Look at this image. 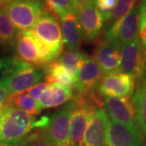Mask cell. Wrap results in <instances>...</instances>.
<instances>
[{
  "instance_id": "obj_15",
  "label": "cell",
  "mask_w": 146,
  "mask_h": 146,
  "mask_svg": "<svg viewBox=\"0 0 146 146\" xmlns=\"http://www.w3.org/2000/svg\"><path fill=\"white\" fill-rule=\"evenodd\" d=\"M105 146H143V139L124 126L112 121L108 116Z\"/></svg>"
},
{
  "instance_id": "obj_32",
  "label": "cell",
  "mask_w": 146,
  "mask_h": 146,
  "mask_svg": "<svg viewBox=\"0 0 146 146\" xmlns=\"http://www.w3.org/2000/svg\"><path fill=\"white\" fill-rule=\"evenodd\" d=\"M138 20L146 21V0H141L138 11Z\"/></svg>"
},
{
  "instance_id": "obj_17",
  "label": "cell",
  "mask_w": 146,
  "mask_h": 146,
  "mask_svg": "<svg viewBox=\"0 0 146 146\" xmlns=\"http://www.w3.org/2000/svg\"><path fill=\"white\" fill-rule=\"evenodd\" d=\"M59 20L63 45L68 50H78L84 36L79 24L76 11L59 16Z\"/></svg>"
},
{
  "instance_id": "obj_10",
  "label": "cell",
  "mask_w": 146,
  "mask_h": 146,
  "mask_svg": "<svg viewBox=\"0 0 146 146\" xmlns=\"http://www.w3.org/2000/svg\"><path fill=\"white\" fill-rule=\"evenodd\" d=\"M103 76L104 73L98 64L93 58L88 56L76 76L73 87L77 95H88L97 92Z\"/></svg>"
},
{
  "instance_id": "obj_34",
  "label": "cell",
  "mask_w": 146,
  "mask_h": 146,
  "mask_svg": "<svg viewBox=\"0 0 146 146\" xmlns=\"http://www.w3.org/2000/svg\"><path fill=\"white\" fill-rule=\"evenodd\" d=\"M15 0H0V7H5Z\"/></svg>"
},
{
  "instance_id": "obj_14",
  "label": "cell",
  "mask_w": 146,
  "mask_h": 146,
  "mask_svg": "<svg viewBox=\"0 0 146 146\" xmlns=\"http://www.w3.org/2000/svg\"><path fill=\"white\" fill-rule=\"evenodd\" d=\"M93 58L104 75L121 71L120 48L116 42L108 39L100 42L94 50Z\"/></svg>"
},
{
  "instance_id": "obj_22",
  "label": "cell",
  "mask_w": 146,
  "mask_h": 146,
  "mask_svg": "<svg viewBox=\"0 0 146 146\" xmlns=\"http://www.w3.org/2000/svg\"><path fill=\"white\" fill-rule=\"evenodd\" d=\"M17 33L5 7H0V44L4 46H13L16 44Z\"/></svg>"
},
{
  "instance_id": "obj_30",
  "label": "cell",
  "mask_w": 146,
  "mask_h": 146,
  "mask_svg": "<svg viewBox=\"0 0 146 146\" xmlns=\"http://www.w3.org/2000/svg\"><path fill=\"white\" fill-rule=\"evenodd\" d=\"M139 21V40L143 48L146 51V21L142 20Z\"/></svg>"
},
{
  "instance_id": "obj_1",
  "label": "cell",
  "mask_w": 146,
  "mask_h": 146,
  "mask_svg": "<svg viewBox=\"0 0 146 146\" xmlns=\"http://www.w3.org/2000/svg\"><path fill=\"white\" fill-rule=\"evenodd\" d=\"M87 98V123L80 146H105L108 115L96 92L84 95Z\"/></svg>"
},
{
  "instance_id": "obj_4",
  "label": "cell",
  "mask_w": 146,
  "mask_h": 146,
  "mask_svg": "<svg viewBox=\"0 0 146 146\" xmlns=\"http://www.w3.org/2000/svg\"><path fill=\"white\" fill-rule=\"evenodd\" d=\"M104 108L112 121L126 127L134 134L141 136L136 120L135 106L131 96L122 98L104 97Z\"/></svg>"
},
{
  "instance_id": "obj_12",
  "label": "cell",
  "mask_w": 146,
  "mask_h": 146,
  "mask_svg": "<svg viewBox=\"0 0 146 146\" xmlns=\"http://www.w3.org/2000/svg\"><path fill=\"white\" fill-rule=\"evenodd\" d=\"M138 7L136 4L130 12L123 18L118 26L114 29H109L106 34V39L116 42L120 48L123 45L138 39Z\"/></svg>"
},
{
  "instance_id": "obj_26",
  "label": "cell",
  "mask_w": 146,
  "mask_h": 146,
  "mask_svg": "<svg viewBox=\"0 0 146 146\" xmlns=\"http://www.w3.org/2000/svg\"><path fill=\"white\" fill-rule=\"evenodd\" d=\"M46 4L48 9L55 13L58 16H61L71 12L75 11L77 4L75 0H43Z\"/></svg>"
},
{
  "instance_id": "obj_7",
  "label": "cell",
  "mask_w": 146,
  "mask_h": 146,
  "mask_svg": "<svg viewBox=\"0 0 146 146\" xmlns=\"http://www.w3.org/2000/svg\"><path fill=\"white\" fill-rule=\"evenodd\" d=\"M121 71L129 74L136 80L146 75V51L141 42L136 39L120 47Z\"/></svg>"
},
{
  "instance_id": "obj_31",
  "label": "cell",
  "mask_w": 146,
  "mask_h": 146,
  "mask_svg": "<svg viewBox=\"0 0 146 146\" xmlns=\"http://www.w3.org/2000/svg\"><path fill=\"white\" fill-rule=\"evenodd\" d=\"M10 96L7 89L0 84V105H7Z\"/></svg>"
},
{
  "instance_id": "obj_24",
  "label": "cell",
  "mask_w": 146,
  "mask_h": 146,
  "mask_svg": "<svg viewBox=\"0 0 146 146\" xmlns=\"http://www.w3.org/2000/svg\"><path fill=\"white\" fill-rule=\"evenodd\" d=\"M136 4V0H118L114 9L111 11L110 20L111 21L112 25L110 29H114L117 26Z\"/></svg>"
},
{
  "instance_id": "obj_3",
  "label": "cell",
  "mask_w": 146,
  "mask_h": 146,
  "mask_svg": "<svg viewBox=\"0 0 146 146\" xmlns=\"http://www.w3.org/2000/svg\"><path fill=\"white\" fill-rule=\"evenodd\" d=\"M4 7L12 24L20 31L32 30L45 8L42 0H15Z\"/></svg>"
},
{
  "instance_id": "obj_29",
  "label": "cell",
  "mask_w": 146,
  "mask_h": 146,
  "mask_svg": "<svg viewBox=\"0 0 146 146\" xmlns=\"http://www.w3.org/2000/svg\"><path fill=\"white\" fill-rule=\"evenodd\" d=\"M48 85H49V84L47 82H42V83L37 84L36 85L29 89L26 92V94L33 100L38 101L40 99L42 94L44 93V91L46 89Z\"/></svg>"
},
{
  "instance_id": "obj_6",
  "label": "cell",
  "mask_w": 146,
  "mask_h": 146,
  "mask_svg": "<svg viewBox=\"0 0 146 146\" xmlns=\"http://www.w3.org/2000/svg\"><path fill=\"white\" fill-rule=\"evenodd\" d=\"M44 78V72L20 58L15 70L1 85L7 89L10 95H15L25 93L42 83Z\"/></svg>"
},
{
  "instance_id": "obj_35",
  "label": "cell",
  "mask_w": 146,
  "mask_h": 146,
  "mask_svg": "<svg viewBox=\"0 0 146 146\" xmlns=\"http://www.w3.org/2000/svg\"><path fill=\"white\" fill-rule=\"evenodd\" d=\"M19 143V142H18ZM18 143H7V142H0V146H16Z\"/></svg>"
},
{
  "instance_id": "obj_36",
  "label": "cell",
  "mask_w": 146,
  "mask_h": 146,
  "mask_svg": "<svg viewBox=\"0 0 146 146\" xmlns=\"http://www.w3.org/2000/svg\"><path fill=\"white\" fill-rule=\"evenodd\" d=\"M6 106V105H0V114L2 113V111L3 110L4 107Z\"/></svg>"
},
{
  "instance_id": "obj_21",
  "label": "cell",
  "mask_w": 146,
  "mask_h": 146,
  "mask_svg": "<svg viewBox=\"0 0 146 146\" xmlns=\"http://www.w3.org/2000/svg\"><path fill=\"white\" fill-rule=\"evenodd\" d=\"M88 55L79 50L64 51L58 56L56 61L68 70L73 76L76 77L80 68L83 66Z\"/></svg>"
},
{
  "instance_id": "obj_18",
  "label": "cell",
  "mask_w": 146,
  "mask_h": 146,
  "mask_svg": "<svg viewBox=\"0 0 146 146\" xmlns=\"http://www.w3.org/2000/svg\"><path fill=\"white\" fill-rule=\"evenodd\" d=\"M73 96L72 87L60 83L49 84L40 99L37 101V105L41 110L55 108L72 100Z\"/></svg>"
},
{
  "instance_id": "obj_25",
  "label": "cell",
  "mask_w": 146,
  "mask_h": 146,
  "mask_svg": "<svg viewBox=\"0 0 146 146\" xmlns=\"http://www.w3.org/2000/svg\"><path fill=\"white\" fill-rule=\"evenodd\" d=\"M16 146H54L45 129H36L21 140Z\"/></svg>"
},
{
  "instance_id": "obj_33",
  "label": "cell",
  "mask_w": 146,
  "mask_h": 146,
  "mask_svg": "<svg viewBox=\"0 0 146 146\" xmlns=\"http://www.w3.org/2000/svg\"><path fill=\"white\" fill-rule=\"evenodd\" d=\"M77 5L84 4V3H94V0H75Z\"/></svg>"
},
{
  "instance_id": "obj_20",
  "label": "cell",
  "mask_w": 146,
  "mask_h": 146,
  "mask_svg": "<svg viewBox=\"0 0 146 146\" xmlns=\"http://www.w3.org/2000/svg\"><path fill=\"white\" fill-rule=\"evenodd\" d=\"M45 80L48 84L60 83L64 85L73 87L76 77L68 70L60 65L56 60L44 68Z\"/></svg>"
},
{
  "instance_id": "obj_13",
  "label": "cell",
  "mask_w": 146,
  "mask_h": 146,
  "mask_svg": "<svg viewBox=\"0 0 146 146\" xmlns=\"http://www.w3.org/2000/svg\"><path fill=\"white\" fill-rule=\"evenodd\" d=\"M71 104L70 146H80L87 123V98L77 95Z\"/></svg>"
},
{
  "instance_id": "obj_27",
  "label": "cell",
  "mask_w": 146,
  "mask_h": 146,
  "mask_svg": "<svg viewBox=\"0 0 146 146\" xmlns=\"http://www.w3.org/2000/svg\"><path fill=\"white\" fill-rule=\"evenodd\" d=\"M19 59L18 57H0V84L15 70Z\"/></svg>"
},
{
  "instance_id": "obj_5",
  "label": "cell",
  "mask_w": 146,
  "mask_h": 146,
  "mask_svg": "<svg viewBox=\"0 0 146 146\" xmlns=\"http://www.w3.org/2000/svg\"><path fill=\"white\" fill-rule=\"evenodd\" d=\"M31 32L58 56L63 53V42L58 21L56 14L50 9L44 8Z\"/></svg>"
},
{
  "instance_id": "obj_28",
  "label": "cell",
  "mask_w": 146,
  "mask_h": 146,
  "mask_svg": "<svg viewBox=\"0 0 146 146\" xmlns=\"http://www.w3.org/2000/svg\"><path fill=\"white\" fill-rule=\"evenodd\" d=\"M118 0H94V5L99 11L104 21H110L111 11L114 9Z\"/></svg>"
},
{
  "instance_id": "obj_9",
  "label": "cell",
  "mask_w": 146,
  "mask_h": 146,
  "mask_svg": "<svg viewBox=\"0 0 146 146\" xmlns=\"http://www.w3.org/2000/svg\"><path fill=\"white\" fill-rule=\"evenodd\" d=\"M72 104L63 107L49 116L45 128L54 146H70V116Z\"/></svg>"
},
{
  "instance_id": "obj_16",
  "label": "cell",
  "mask_w": 146,
  "mask_h": 146,
  "mask_svg": "<svg viewBox=\"0 0 146 146\" xmlns=\"http://www.w3.org/2000/svg\"><path fill=\"white\" fill-rule=\"evenodd\" d=\"M17 57L35 68L42 67L39 57L37 38L31 30L17 33L16 40Z\"/></svg>"
},
{
  "instance_id": "obj_8",
  "label": "cell",
  "mask_w": 146,
  "mask_h": 146,
  "mask_svg": "<svg viewBox=\"0 0 146 146\" xmlns=\"http://www.w3.org/2000/svg\"><path fill=\"white\" fill-rule=\"evenodd\" d=\"M136 88V79L123 72L105 74L98 92L103 97L122 98L130 96Z\"/></svg>"
},
{
  "instance_id": "obj_19",
  "label": "cell",
  "mask_w": 146,
  "mask_h": 146,
  "mask_svg": "<svg viewBox=\"0 0 146 146\" xmlns=\"http://www.w3.org/2000/svg\"><path fill=\"white\" fill-rule=\"evenodd\" d=\"M131 98L135 106L136 120L141 131V135L146 140V75L138 80Z\"/></svg>"
},
{
  "instance_id": "obj_23",
  "label": "cell",
  "mask_w": 146,
  "mask_h": 146,
  "mask_svg": "<svg viewBox=\"0 0 146 146\" xmlns=\"http://www.w3.org/2000/svg\"><path fill=\"white\" fill-rule=\"evenodd\" d=\"M7 105L21 110L33 116L37 115L42 111L38 107L37 102L31 98L26 93L11 95Z\"/></svg>"
},
{
  "instance_id": "obj_11",
  "label": "cell",
  "mask_w": 146,
  "mask_h": 146,
  "mask_svg": "<svg viewBox=\"0 0 146 146\" xmlns=\"http://www.w3.org/2000/svg\"><path fill=\"white\" fill-rule=\"evenodd\" d=\"M76 12L84 39L91 42L96 40L105 21L94 3L77 5Z\"/></svg>"
},
{
  "instance_id": "obj_2",
  "label": "cell",
  "mask_w": 146,
  "mask_h": 146,
  "mask_svg": "<svg viewBox=\"0 0 146 146\" xmlns=\"http://www.w3.org/2000/svg\"><path fill=\"white\" fill-rule=\"evenodd\" d=\"M35 117L6 105L0 114V142L18 143L34 127Z\"/></svg>"
}]
</instances>
